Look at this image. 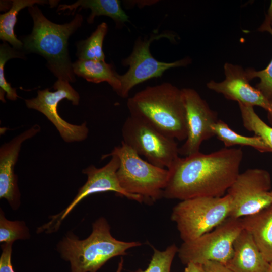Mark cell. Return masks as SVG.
Returning <instances> with one entry per match:
<instances>
[{
    "mask_svg": "<svg viewBox=\"0 0 272 272\" xmlns=\"http://www.w3.org/2000/svg\"><path fill=\"white\" fill-rule=\"evenodd\" d=\"M186 110L187 136L179 148V154L185 157L199 152L202 143L215 136L212 125L219 119L198 93L191 88L182 89Z\"/></svg>",
    "mask_w": 272,
    "mask_h": 272,
    "instance_id": "13",
    "label": "cell"
},
{
    "mask_svg": "<svg viewBox=\"0 0 272 272\" xmlns=\"http://www.w3.org/2000/svg\"><path fill=\"white\" fill-rule=\"evenodd\" d=\"M243 229L241 218L228 217L211 231L183 242L178 248V257L186 265L209 261L226 265L233 255L234 241Z\"/></svg>",
    "mask_w": 272,
    "mask_h": 272,
    "instance_id": "7",
    "label": "cell"
},
{
    "mask_svg": "<svg viewBox=\"0 0 272 272\" xmlns=\"http://www.w3.org/2000/svg\"><path fill=\"white\" fill-rule=\"evenodd\" d=\"M271 194H272V191H271Z\"/></svg>",
    "mask_w": 272,
    "mask_h": 272,
    "instance_id": "35",
    "label": "cell"
},
{
    "mask_svg": "<svg viewBox=\"0 0 272 272\" xmlns=\"http://www.w3.org/2000/svg\"><path fill=\"white\" fill-rule=\"evenodd\" d=\"M29 229L21 221H10L6 219L2 210L0 213V242L13 243L18 239L30 237Z\"/></svg>",
    "mask_w": 272,
    "mask_h": 272,
    "instance_id": "25",
    "label": "cell"
},
{
    "mask_svg": "<svg viewBox=\"0 0 272 272\" xmlns=\"http://www.w3.org/2000/svg\"><path fill=\"white\" fill-rule=\"evenodd\" d=\"M269 103H270V109L269 111H268V119L269 123L272 125V97L269 99Z\"/></svg>",
    "mask_w": 272,
    "mask_h": 272,
    "instance_id": "32",
    "label": "cell"
},
{
    "mask_svg": "<svg viewBox=\"0 0 272 272\" xmlns=\"http://www.w3.org/2000/svg\"><path fill=\"white\" fill-rule=\"evenodd\" d=\"M116 155L119 159L116 175L120 186L127 193L141 196L144 201L155 202L163 197L169 177L167 169L157 167L142 159L122 141L102 159Z\"/></svg>",
    "mask_w": 272,
    "mask_h": 272,
    "instance_id": "5",
    "label": "cell"
},
{
    "mask_svg": "<svg viewBox=\"0 0 272 272\" xmlns=\"http://www.w3.org/2000/svg\"><path fill=\"white\" fill-rule=\"evenodd\" d=\"M90 9L91 13L87 21L89 24L93 23L96 16H105L112 18L116 26H121L129 21V17L122 9L118 0H79L71 5H59L58 11L68 10L70 12L78 8Z\"/></svg>",
    "mask_w": 272,
    "mask_h": 272,
    "instance_id": "18",
    "label": "cell"
},
{
    "mask_svg": "<svg viewBox=\"0 0 272 272\" xmlns=\"http://www.w3.org/2000/svg\"><path fill=\"white\" fill-rule=\"evenodd\" d=\"M53 88L55 90L53 92L50 91L49 89L38 90L35 98L25 100L26 106L43 114L53 124L65 142L84 140L88 133L86 123L79 125L69 123L59 116L57 111L59 102L64 99L71 101L74 105H78V93L69 81L63 80L58 79Z\"/></svg>",
    "mask_w": 272,
    "mask_h": 272,
    "instance_id": "12",
    "label": "cell"
},
{
    "mask_svg": "<svg viewBox=\"0 0 272 272\" xmlns=\"http://www.w3.org/2000/svg\"><path fill=\"white\" fill-rule=\"evenodd\" d=\"M231 200L221 197H199L181 200L171 215L183 242L193 240L208 233L229 217Z\"/></svg>",
    "mask_w": 272,
    "mask_h": 272,
    "instance_id": "6",
    "label": "cell"
},
{
    "mask_svg": "<svg viewBox=\"0 0 272 272\" xmlns=\"http://www.w3.org/2000/svg\"><path fill=\"white\" fill-rule=\"evenodd\" d=\"M28 10L33 19V27L31 34L22 38V51L43 56L47 61V66L58 79L75 82L68 40L81 26L82 15L76 14L71 22L58 24L46 18L37 5L28 7Z\"/></svg>",
    "mask_w": 272,
    "mask_h": 272,
    "instance_id": "3",
    "label": "cell"
},
{
    "mask_svg": "<svg viewBox=\"0 0 272 272\" xmlns=\"http://www.w3.org/2000/svg\"><path fill=\"white\" fill-rule=\"evenodd\" d=\"M184 272H204L202 264L190 262L186 264Z\"/></svg>",
    "mask_w": 272,
    "mask_h": 272,
    "instance_id": "30",
    "label": "cell"
},
{
    "mask_svg": "<svg viewBox=\"0 0 272 272\" xmlns=\"http://www.w3.org/2000/svg\"><path fill=\"white\" fill-rule=\"evenodd\" d=\"M130 115L138 118L175 140L187 136L182 89L168 82L147 86L127 101Z\"/></svg>",
    "mask_w": 272,
    "mask_h": 272,
    "instance_id": "2",
    "label": "cell"
},
{
    "mask_svg": "<svg viewBox=\"0 0 272 272\" xmlns=\"http://www.w3.org/2000/svg\"><path fill=\"white\" fill-rule=\"evenodd\" d=\"M110 161L104 166L98 168L90 165L83 170L82 173L87 176V180L82 186L71 203L61 212L50 217V221L38 229L39 232L52 233L57 231L62 221L82 199L94 193L113 191L118 195L135 200L144 201L140 195L130 194L120 186L116 175L119 168V159L117 156L112 155Z\"/></svg>",
    "mask_w": 272,
    "mask_h": 272,
    "instance_id": "11",
    "label": "cell"
},
{
    "mask_svg": "<svg viewBox=\"0 0 272 272\" xmlns=\"http://www.w3.org/2000/svg\"><path fill=\"white\" fill-rule=\"evenodd\" d=\"M271 178L266 170L248 169L238 174L228 189L231 200L229 217L242 218L272 204Z\"/></svg>",
    "mask_w": 272,
    "mask_h": 272,
    "instance_id": "9",
    "label": "cell"
},
{
    "mask_svg": "<svg viewBox=\"0 0 272 272\" xmlns=\"http://www.w3.org/2000/svg\"><path fill=\"white\" fill-rule=\"evenodd\" d=\"M267 26L272 27V1H271L267 14L265 15V18L259 28H263Z\"/></svg>",
    "mask_w": 272,
    "mask_h": 272,
    "instance_id": "31",
    "label": "cell"
},
{
    "mask_svg": "<svg viewBox=\"0 0 272 272\" xmlns=\"http://www.w3.org/2000/svg\"><path fill=\"white\" fill-rule=\"evenodd\" d=\"M258 31H267L272 35V27L270 26L259 28ZM245 71L250 81L255 78H259L260 81L255 88L269 100L272 97V59L263 70L256 71L253 68H248Z\"/></svg>",
    "mask_w": 272,
    "mask_h": 272,
    "instance_id": "27",
    "label": "cell"
},
{
    "mask_svg": "<svg viewBox=\"0 0 272 272\" xmlns=\"http://www.w3.org/2000/svg\"><path fill=\"white\" fill-rule=\"evenodd\" d=\"M75 75L94 83L107 82L118 95L121 87L119 74L105 61L78 60L73 63Z\"/></svg>",
    "mask_w": 272,
    "mask_h": 272,
    "instance_id": "19",
    "label": "cell"
},
{
    "mask_svg": "<svg viewBox=\"0 0 272 272\" xmlns=\"http://www.w3.org/2000/svg\"><path fill=\"white\" fill-rule=\"evenodd\" d=\"M269 272H272V261L270 263Z\"/></svg>",
    "mask_w": 272,
    "mask_h": 272,
    "instance_id": "33",
    "label": "cell"
},
{
    "mask_svg": "<svg viewBox=\"0 0 272 272\" xmlns=\"http://www.w3.org/2000/svg\"><path fill=\"white\" fill-rule=\"evenodd\" d=\"M12 243H3L0 257V272H15L11 262Z\"/></svg>",
    "mask_w": 272,
    "mask_h": 272,
    "instance_id": "28",
    "label": "cell"
},
{
    "mask_svg": "<svg viewBox=\"0 0 272 272\" xmlns=\"http://www.w3.org/2000/svg\"><path fill=\"white\" fill-rule=\"evenodd\" d=\"M48 3L47 1L43 0L12 1V6L9 11L0 15V39L3 42L10 43L15 49L22 51L23 42L16 37L14 33L17 15L25 7Z\"/></svg>",
    "mask_w": 272,
    "mask_h": 272,
    "instance_id": "20",
    "label": "cell"
},
{
    "mask_svg": "<svg viewBox=\"0 0 272 272\" xmlns=\"http://www.w3.org/2000/svg\"><path fill=\"white\" fill-rule=\"evenodd\" d=\"M204 272H233L226 265L215 261H209L202 264Z\"/></svg>",
    "mask_w": 272,
    "mask_h": 272,
    "instance_id": "29",
    "label": "cell"
},
{
    "mask_svg": "<svg viewBox=\"0 0 272 272\" xmlns=\"http://www.w3.org/2000/svg\"><path fill=\"white\" fill-rule=\"evenodd\" d=\"M244 127L261 137L272 149V127L256 114L253 107L238 104Z\"/></svg>",
    "mask_w": 272,
    "mask_h": 272,
    "instance_id": "23",
    "label": "cell"
},
{
    "mask_svg": "<svg viewBox=\"0 0 272 272\" xmlns=\"http://www.w3.org/2000/svg\"><path fill=\"white\" fill-rule=\"evenodd\" d=\"M40 130L35 124L3 144L0 149V198L6 199L11 207L17 209L20 205L18 177L14 173L21 146L23 142L36 135Z\"/></svg>",
    "mask_w": 272,
    "mask_h": 272,
    "instance_id": "15",
    "label": "cell"
},
{
    "mask_svg": "<svg viewBox=\"0 0 272 272\" xmlns=\"http://www.w3.org/2000/svg\"><path fill=\"white\" fill-rule=\"evenodd\" d=\"M226 265L233 272H269L270 263L243 229L234 241L233 255Z\"/></svg>",
    "mask_w": 272,
    "mask_h": 272,
    "instance_id": "16",
    "label": "cell"
},
{
    "mask_svg": "<svg viewBox=\"0 0 272 272\" xmlns=\"http://www.w3.org/2000/svg\"><path fill=\"white\" fill-rule=\"evenodd\" d=\"M173 40L170 34H152L149 38L142 40L139 38L136 40L131 53L122 60L123 66H129L128 71L119 78L121 87L118 95L122 98L128 96L130 90L135 85L153 78L160 77L167 70L186 66L191 63L188 57L172 62H161L155 58L150 53V46L155 40L161 38Z\"/></svg>",
    "mask_w": 272,
    "mask_h": 272,
    "instance_id": "10",
    "label": "cell"
},
{
    "mask_svg": "<svg viewBox=\"0 0 272 272\" xmlns=\"http://www.w3.org/2000/svg\"><path fill=\"white\" fill-rule=\"evenodd\" d=\"M122 142L149 163L169 169L179 157L175 140L167 137L145 121L130 115L122 128Z\"/></svg>",
    "mask_w": 272,
    "mask_h": 272,
    "instance_id": "8",
    "label": "cell"
},
{
    "mask_svg": "<svg viewBox=\"0 0 272 272\" xmlns=\"http://www.w3.org/2000/svg\"><path fill=\"white\" fill-rule=\"evenodd\" d=\"M116 272H121L120 270H117Z\"/></svg>",
    "mask_w": 272,
    "mask_h": 272,
    "instance_id": "34",
    "label": "cell"
},
{
    "mask_svg": "<svg viewBox=\"0 0 272 272\" xmlns=\"http://www.w3.org/2000/svg\"><path fill=\"white\" fill-rule=\"evenodd\" d=\"M141 244L115 239L107 220L101 217L93 223L92 231L86 239L80 240L69 233L59 242L57 249L62 258L70 262L71 272H97L110 259L124 255L127 250Z\"/></svg>",
    "mask_w": 272,
    "mask_h": 272,
    "instance_id": "4",
    "label": "cell"
},
{
    "mask_svg": "<svg viewBox=\"0 0 272 272\" xmlns=\"http://www.w3.org/2000/svg\"><path fill=\"white\" fill-rule=\"evenodd\" d=\"M25 53L21 50L11 47L7 42H3L0 46V99L5 102L4 93L7 98L11 100H16L18 97L15 88H12L6 80L4 76V66L10 59L14 58H24Z\"/></svg>",
    "mask_w": 272,
    "mask_h": 272,
    "instance_id": "24",
    "label": "cell"
},
{
    "mask_svg": "<svg viewBox=\"0 0 272 272\" xmlns=\"http://www.w3.org/2000/svg\"><path fill=\"white\" fill-rule=\"evenodd\" d=\"M211 127L214 135L224 143L225 147L240 145L251 147L260 152H272V149L261 137L239 134L221 120L219 119Z\"/></svg>",
    "mask_w": 272,
    "mask_h": 272,
    "instance_id": "21",
    "label": "cell"
},
{
    "mask_svg": "<svg viewBox=\"0 0 272 272\" xmlns=\"http://www.w3.org/2000/svg\"><path fill=\"white\" fill-rule=\"evenodd\" d=\"M243 156L241 149L225 147L209 154L179 157L168 169L163 197L183 200L224 196L240 173Z\"/></svg>",
    "mask_w": 272,
    "mask_h": 272,
    "instance_id": "1",
    "label": "cell"
},
{
    "mask_svg": "<svg viewBox=\"0 0 272 272\" xmlns=\"http://www.w3.org/2000/svg\"><path fill=\"white\" fill-rule=\"evenodd\" d=\"M224 71L225 79L220 82L211 80L207 84L208 88L238 104L252 107L258 106L267 112L270 110L269 100L255 87L250 84L245 70L239 65L226 62Z\"/></svg>",
    "mask_w": 272,
    "mask_h": 272,
    "instance_id": "14",
    "label": "cell"
},
{
    "mask_svg": "<svg viewBox=\"0 0 272 272\" xmlns=\"http://www.w3.org/2000/svg\"><path fill=\"white\" fill-rule=\"evenodd\" d=\"M107 31V24L102 22L88 38L78 42L76 52L78 60L105 61L103 43Z\"/></svg>",
    "mask_w": 272,
    "mask_h": 272,
    "instance_id": "22",
    "label": "cell"
},
{
    "mask_svg": "<svg viewBox=\"0 0 272 272\" xmlns=\"http://www.w3.org/2000/svg\"><path fill=\"white\" fill-rule=\"evenodd\" d=\"M178 248L173 244L163 251L153 247V254L148 267L136 272H170L173 259L178 253Z\"/></svg>",
    "mask_w": 272,
    "mask_h": 272,
    "instance_id": "26",
    "label": "cell"
},
{
    "mask_svg": "<svg viewBox=\"0 0 272 272\" xmlns=\"http://www.w3.org/2000/svg\"><path fill=\"white\" fill-rule=\"evenodd\" d=\"M244 229L251 235L259 250L272 261V204L260 212L241 218Z\"/></svg>",
    "mask_w": 272,
    "mask_h": 272,
    "instance_id": "17",
    "label": "cell"
}]
</instances>
